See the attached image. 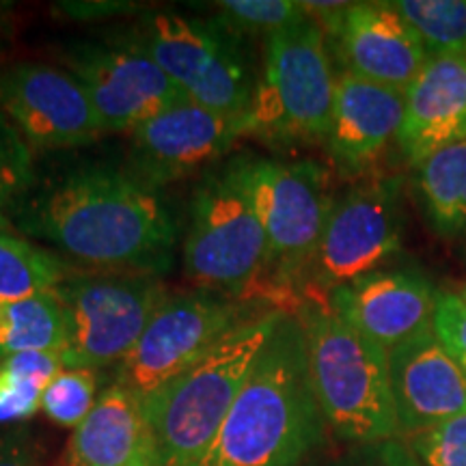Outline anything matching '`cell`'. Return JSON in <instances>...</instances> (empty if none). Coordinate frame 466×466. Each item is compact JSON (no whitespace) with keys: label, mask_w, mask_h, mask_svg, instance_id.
Returning <instances> with one entry per match:
<instances>
[{"label":"cell","mask_w":466,"mask_h":466,"mask_svg":"<svg viewBox=\"0 0 466 466\" xmlns=\"http://www.w3.org/2000/svg\"><path fill=\"white\" fill-rule=\"evenodd\" d=\"M266 268V233L250 197L244 156L212 168L195 188L184 270L201 289L240 300Z\"/></svg>","instance_id":"obj_6"},{"label":"cell","mask_w":466,"mask_h":466,"mask_svg":"<svg viewBox=\"0 0 466 466\" xmlns=\"http://www.w3.org/2000/svg\"><path fill=\"white\" fill-rule=\"evenodd\" d=\"M309 374L324 423L337 439L370 447L400 439L389 352L326 305L300 313Z\"/></svg>","instance_id":"obj_4"},{"label":"cell","mask_w":466,"mask_h":466,"mask_svg":"<svg viewBox=\"0 0 466 466\" xmlns=\"http://www.w3.org/2000/svg\"><path fill=\"white\" fill-rule=\"evenodd\" d=\"M55 289L67 318L63 363L96 371L132 352L168 296L158 277L115 272L67 277Z\"/></svg>","instance_id":"obj_8"},{"label":"cell","mask_w":466,"mask_h":466,"mask_svg":"<svg viewBox=\"0 0 466 466\" xmlns=\"http://www.w3.org/2000/svg\"><path fill=\"white\" fill-rule=\"evenodd\" d=\"M100 389L96 370L66 367L42 395V410L52 423L61 428H78L93 410Z\"/></svg>","instance_id":"obj_25"},{"label":"cell","mask_w":466,"mask_h":466,"mask_svg":"<svg viewBox=\"0 0 466 466\" xmlns=\"http://www.w3.org/2000/svg\"><path fill=\"white\" fill-rule=\"evenodd\" d=\"M404 206L398 177L357 184L333 203L309 272L319 289L333 291L380 270L401 250Z\"/></svg>","instance_id":"obj_11"},{"label":"cell","mask_w":466,"mask_h":466,"mask_svg":"<svg viewBox=\"0 0 466 466\" xmlns=\"http://www.w3.org/2000/svg\"><path fill=\"white\" fill-rule=\"evenodd\" d=\"M0 113L39 149L78 147L106 134L85 86L67 69L46 63L0 72Z\"/></svg>","instance_id":"obj_13"},{"label":"cell","mask_w":466,"mask_h":466,"mask_svg":"<svg viewBox=\"0 0 466 466\" xmlns=\"http://www.w3.org/2000/svg\"><path fill=\"white\" fill-rule=\"evenodd\" d=\"M48 384L0 363V425L25 423L42 410V395Z\"/></svg>","instance_id":"obj_29"},{"label":"cell","mask_w":466,"mask_h":466,"mask_svg":"<svg viewBox=\"0 0 466 466\" xmlns=\"http://www.w3.org/2000/svg\"><path fill=\"white\" fill-rule=\"evenodd\" d=\"M419 195L436 233L466 231V138L442 145L417 167Z\"/></svg>","instance_id":"obj_22"},{"label":"cell","mask_w":466,"mask_h":466,"mask_svg":"<svg viewBox=\"0 0 466 466\" xmlns=\"http://www.w3.org/2000/svg\"><path fill=\"white\" fill-rule=\"evenodd\" d=\"M404 445L419 466H466V412L408 436Z\"/></svg>","instance_id":"obj_28"},{"label":"cell","mask_w":466,"mask_h":466,"mask_svg":"<svg viewBox=\"0 0 466 466\" xmlns=\"http://www.w3.org/2000/svg\"><path fill=\"white\" fill-rule=\"evenodd\" d=\"M61 63L85 86L104 132H132L188 102L165 69L132 42H74L61 52Z\"/></svg>","instance_id":"obj_12"},{"label":"cell","mask_w":466,"mask_h":466,"mask_svg":"<svg viewBox=\"0 0 466 466\" xmlns=\"http://www.w3.org/2000/svg\"><path fill=\"white\" fill-rule=\"evenodd\" d=\"M0 466H37L33 441L25 428L0 436Z\"/></svg>","instance_id":"obj_31"},{"label":"cell","mask_w":466,"mask_h":466,"mask_svg":"<svg viewBox=\"0 0 466 466\" xmlns=\"http://www.w3.org/2000/svg\"><path fill=\"white\" fill-rule=\"evenodd\" d=\"M466 138V56H430L406 89L404 121L398 147L410 167H419L442 145Z\"/></svg>","instance_id":"obj_19"},{"label":"cell","mask_w":466,"mask_h":466,"mask_svg":"<svg viewBox=\"0 0 466 466\" xmlns=\"http://www.w3.org/2000/svg\"><path fill=\"white\" fill-rule=\"evenodd\" d=\"M67 466H162L143 400L119 382L108 384L74 430Z\"/></svg>","instance_id":"obj_20"},{"label":"cell","mask_w":466,"mask_h":466,"mask_svg":"<svg viewBox=\"0 0 466 466\" xmlns=\"http://www.w3.org/2000/svg\"><path fill=\"white\" fill-rule=\"evenodd\" d=\"M400 436H415L466 412V374L430 329L389 350Z\"/></svg>","instance_id":"obj_16"},{"label":"cell","mask_w":466,"mask_h":466,"mask_svg":"<svg viewBox=\"0 0 466 466\" xmlns=\"http://www.w3.org/2000/svg\"><path fill=\"white\" fill-rule=\"evenodd\" d=\"M14 217L31 238L115 275L158 277L173 264L177 223L165 197L104 162L56 173Z\"/></svg>","instance_id":"obj_1"},{"label":"cell","mask_w":466,"mask_h":466,"mask_svg":"<svg viewBox=\"0 0 466 466\" xmlns=\"http://www.w3.org/2000/svg\"><path fill=\"white\" fill-rule=\"evenodd\" d=\"M393 5L415 28L430 56H466V0H398Z\"/></svg>","instance_id":"obj_24"},{"label":"cell","mask_w":466,"mask_h":466,"mask_svg":"<svg viewBox=\"0 0 466 466\" xmlns=\"http://www.w3.org/2000/svg\"><path fill=\"white\" fill-rule=\"evenodd\" d=\"M300 318L283 313L208 451L192 466H299L324 436Z\"/></svg>","instance_id":"obj_2"},{"label":"cell","mask_w":466,"mask_h":466,"mask_svg":"<svg viewBox=\"0 0 466 466\" xmlns=\"http://www.w3.org/2000/svg\"><path fill=\"white\" fill-rule=\"evenodd\" d=\"M35 186L33 154L22 134L0 113V229Z\"/></svg>","instance_id":"obj_26"},{"label":"cell","mask_w":466,"mask_h":466,"mask_svg":"<svg viewBox=\"0 0 466 466\" xmlns=\"http://www.w3.org/2000/svg\"><path fill=\"white\" fill-rule=\"evenodd\" d=\"M66 264L26 238L0 229V300H17L66 281Z\"/></svg>","instance_id":"obj_23"},{"label":"cell","mask_w":466,"mask_h":466,"mask_svg":"<svg viewBox=\"0 0 466 466\" xmlns=\"http://www.w3.org/2000/svg\"><path fill=\"white\" fill-rule=\"evenodd\" d=\"M285 311L248 316L208 354L143 400L162 466H192L218 434Z\"/></svg>","instance_id":"obj_3"},{"label":"cell","mask_w":466,"mask_h":466,"mask_svg":"<svg viewBox=\"0 0 466 466\" xmlns=\"http://www.w3.org/2000/svg\"><path fill=\"white\" fill-rule=\"evenodd\" d=\"M354 466H419L408 447L400 441H387L380 445H370L363 458Z\"/></svg>","instance_id":"obj_32"},{"label":"cell","mask_w":466,"mask_h":466,"mask_svg":"<svg viewBox=\"0 0 466 466\" xmlns=\"http://www.w3.org/2000/svg\"><path fill=\"white\" fill-rule=\"evenodd\" d=\"M67 343V318L56 289L0 300V359L25 352H56Z\"/></svg>","instance_id":"obj_21"},{"label":"cell","mask_w":466,"mask_h":466,"mask_svg":"<svg viewBox=\"0 0 466 466\" xmlns=\"http://www.w3.org/2000/svg\"><path fill=\"white\" fill-rule=\"evenodd\" d=\"M404 106V91L350 72L337 76L326 149L341 173L359 175L380 158L391 138H398Z\"/></svg>","instance_id":"obj_18"},{"label":"cell","mask_w":466,"mask_h":466,"mask_svg":"<svg viewBox=\"0 0 466 466\" xmlns=\"http://www.w3.org/2000/svg\"><path fill=\"white\" fill-rule=\"evenodd\" d=\"M247 318L240 300L217 291L168 294L132 352L116 365L115 382L141 400L149 398L182 376Z\"/></svg>","instance_id":"obj_10"},{"label":"cell","mask_w":466,"mask_h":466,"mask_svg":"<svg viewBox=\"0 0 466 466\" xmlns=\"http://www.w3.org/2000/svg\"><path fill=\"white\" fill-rule=\"evenodd\" d=\"M240 137V119L182 102L132 130L127 173L160 190V186L188 177L203 167L218 165Z\"/></svg>","instance_id":"obj_14"},{"label":"cell","mask_w":466,"mask_h":466,"mask_svg":"<svg viewBox=\"0 0 466 466\" xmlns=\"http://www.w3.org/2000/svg\"><path fill=\"white\" fill-rule=\"evenodd\" d=\"M432 330L466 374V302L458 294L439 291Z\"/></svg>","instance_id":"obj_30"},{"label":"cell","mask_w":466,"mask_h":466,"mask_svg":"<svg viewBox=\"0 0 466 466\" xmlns=\"http://www.w3.org/2000/svg\"><path fill=\"white\" fill-rule=\"evenodd\" d=\"M244 173L266 233L264 272L285 288L309 272L333 199L318 162H279L244 156Z\"/></svg>","instance_id":"obj_9"},{"label":"cell","mask_w":466,"mask_h":466,"mask_svg":"<svg viewBox=\"0 0 466 466\" xmlns=\"http://www.w3.org/2000/svg\"><path fill=\"white\" fill-rule=\"evenodd\" d=\"M436 299L423 272L380 268L330 291L329 307L389 352L432 326Z\"/></svg>","instance_id":"obj_15"},{"label":"cell","mask_w":466,"mask_h":466,"mask_svg":"<svg viewBox=\"0 0 466 466\" xmlns=\"http://www.w3.org/2000/svg\"><path fill=\"white\" fill-rule=\"evenodd\" d=\"M218 22L238 37L244 35H268L305 20L302 3L291 0H223L217 5Z\"/></svg>","instance_id":"obj_27"},{"label":"cell","mask_w":466,"mask_h":466,"mask_svg":"<svg viewBox=\"0 0 466 466\" xmlns=\"http://www.w3.org/2000/svg\"><path fill=\"white\" fill-rule=\"evenodd\" d=\"M127 42L147 52L186 100L244 124L258 78L250 72L242 37L218 20L149 11Z\"/></svg>","instance_id":"obj_7"},{"label":"cell","mask_w":466,"mask_h":466,"mask_svg":"<svg viewBox=\"0 0 466 466\" xmlns=\"http://www.w3.org/2000/svg\"><path fill=\"white\" fill-rule=\"evenodd\" d=\"M460 299H462V300L466 302V285H464V291H462V294H460Z\"/></svg>","instance_id":"obj_34"},{"label":"cell","mask_w":466,"mask_h":466,"mask_svg":"<svg viewBox=\"0 0 466 466\" xmlns=\"http://www.w3.org/2000/svg\"><path fill=\"white\" fill-rule=\"evenodd\" d=\"M337 42L346 72L404 93L430 61L421 37L393 3H350Z\"/></svg>","instance_id":"obj_17"},{"label":"cell","mask_w":466,"mask_h":466,"mask_svg":"<svg viewBox=\"0 0 466 466\" xmlns=\"http://www.w3.org/2000/svg\"><path fill=\"white\" fill-rule=\"evenodd\" d=\"M335 85L324 31L316 20L307 15L268 35L244 134L272 145L326 143Z\"/></svg>","instance_id":"obj_5"},{"label":"cell","mask_w":466,"mask_h":466,"mask_svg":"<svg viewBox=\"0 0 466 466\" xmlns=\"http://www.w3.org/2000/svg\"><path fill=\"white\" fill-rule=\"evenodd\" d=\"M130 7V5H119V3H63L61 9L66 15H76V17H89V15H115L119 11H130L121 9Z\"/></svg>","instance_id":"obj_33"}]
</instances>
